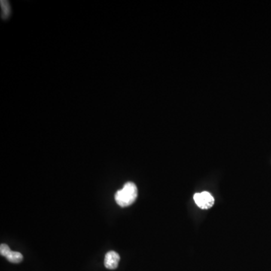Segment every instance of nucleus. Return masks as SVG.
I'll list each match as a JSON object with an SVG mask.
<instances>
[{"label":"nucleus","instance_id":"f257e3e1","mask_svg":"<svg viewBox=\"0 0 271 271\" xmlns=\"http://www.w3.org/2000/svg\"><path fill=\"white\" fill-rule=\"evenodd\" d=\"M138 187L134 182H126L114 195L116 202L122 208L130 206L138 198Z\"/></svg>","mask_w":271,"mask_h":271},{"label":"nucleus","instance_id":"f03ea898","mask_svg":"<svg viewBox=\"0 0 271 271\" xmlns=\"http://www.w3.org/2000/svg\"><path fill=\"white\" fill-rule=\"evenodd\" d=\"M194 200L196 204L202 210L210 209L214 206V202H215L212 195L208 192L195 194Z\"/></svg>","mask_w":271,"mask_h":271},{"label":"nucleus","instance_id":"7ed1b4c3","mask_svg":"<svg viewBox=\"0 0 271 271\" xmlns=\"http://www.w3.org/2000/svg\"><path fill=\"white\" fill-rule=\"evenodd\" d=\"M120 256L114 251L107 252L104 259V265L107 269L114 270L118 266Z\"/></svg>","mask_w":271,"mask_h":271},{"label":"nucleus","instance_id":"20e7f679","mask_svg":"<svg viewBox=\"0 0 271 271\" xmlns=\"http://www.w3.org/2000/svg\"><path fill=\"white\" fill-rule=\"evenodd\" d=\"M6 258L8 262H12V263H20L23 260V256H22V253L18 252H13L12 250L6 256Z\"/></svg>","mask_w":271,"mask_h":271},{"label":"nucleus","instance_id":"39448f33","mask_svg":"<svg viewBox=\"0 0 271 271\" xmlns=\"http://www.w3.org/2000/svg\"><path fill=\"white\" fill-rule=\"evenodd\" d=\"M1 8H2V18L4 19L10 17L11 14L10 5L7 1H1Z\"/></svg>","mask_w":271,"mask_h":271},{"label":"nucleus","instance_id":"423d86ee","mask_svg":"<svg viewBox=\"0 0 271 271\" xmlns=\"http://www.w3.org/2000/svg\"><path fill=\"white\" fill-rule=\"evenodd\" d=\"M10 251H11V250H10V246L7 244H1V246H0V254H1V256L6 257L10 253Z\"/></svg>","mask_w":271,"mask_h":271}]
</instances>
